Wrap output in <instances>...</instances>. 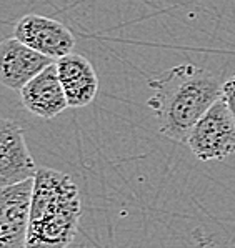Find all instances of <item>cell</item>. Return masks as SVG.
Instances as JSON below:
<instances>
[{
    "label": "cell",
    "instance_id": "obj_4",
    "mask_svg": "<svg viewBox=\"0 0 235 248\" xmlns=\"http://www.w3.org/2000/svg\"><path fill=\"white\" fill-rule=\"evenodd\" d=\"M14 37L52 60L69 55L75 47V37L69 27L39 14H27L18 18Z\"/></svg>",
    "mask_w": 235,
    "mask_h": 248
},
{
    "label": "cell",
    "instance_id": "obj_5",
    "mask_svg": "<svg viewBox=\"0 0 235 248\" xmlns=\"http://www.w3.org/2000/svg\"><path fill=\"white\" fill-rule=\"evenodd\" d=\"M33 178L0 186V248H25Z\"/></svg>",
    "mask_w": 235,
    "mask_h": 248
},
{
    "label": "cell",
    "instance_id": "obj_1",
    "mask_svg": "<svg viewBox=\"0 0 235 248\" xmlns=\"http://www.w3.org/2000/svg\"><path fill=\"white\" fill-rule=\"evenodd\" d=\"M154 90L147 100L167 139L187 143L192 128L204 113L222 98V83L210 70L194 63H179L149 78Z\"/></svg>",
    "mask_w": 235,
    "mask_h": 248
},
{
    "label": "cell",
    "instance_id": "obj_10",
    "mask_svg": "<svg viewBox=\"0 0 235 248\" xmlns=\"http://www.w3.org/2000/svg\"><path fill=\"white\" fill-rule=\"evenodd\" d=\"M222 98L235 118V75L222 85Z\"/></svg>",
    "mask_w": 235,
    "mask_h": 248
},
{
    "label": "cell",
    "instance_id": "obj_3",
    "mask_svg": "<svg viewBox=\"0 0 235 248\" xmlns=\"http://www.w3.org/2000/svg\"><path fill=\"white\" fill-rule=\"evenodd\" d=\"M187 145L202 162L225 160L235 154V118L223 98L215 102L197 122Z\"/></svg>",
    "mask_w": 235,
    "mask_h": 248
},
{
    "label": "cell",
    "instance_id": "obj_8",
    "mask_svg": "<svg viewBox=\"0 0 235 248\" xmlns=\"http://www.w3.org/2000/svg\"><path fill=\"white\" fill-rule=\"evenodd\" d=\"M22 104L33 115L52 120L69 107L55 62L32 78L20 92Z\"/></svg>",
    "mask_w": 235,
    "mask_h": 248
},
{
    "label": "cell",
    "instance_id": "obj_2",
    "mask_svg": "<svg viewBox=\"0 0 235 248\" xmlns=\"http://www.w3.org/2000/svg\"><path fill=\"white\" fill-rule=\"evenodd\" d=\"M82 215L80 193L74 182L45 177L33 185L25 248H67Z\"/></svg>",
    "mask_w": 235,
    "mask_h": 248
},
{
    "label": "cell",
    "instance_id": "obj_9",
    "mask_svg": "<svg viewBox=\"0 0 235 248\" xmlns=\"http://www.w3.org/2000/svg\"><path fill=\"white\" fill-rule=\"evenodd\" d=\"M55 65L69 107L83 108L95 100L98 93V77L95 68L85 57L72 52L55 60Z\"/></svg>",
    "mask_w": 235,
    "mask_h": 248
},
{
    "label": "cell",
    "instance_id": "obj_7",
    "mask_svg": "<svg viewBox=\"0 0 235 248\" xmlns=\"http://www.w3.org/2000/svg\"><path fill=\"white\" fill-rule=\"evenodd\" d=\"M52 63V59L22 44L15 37L0 44V83L14 92H20Z\"/></svg>",
    "mask_w": 235,
    "mask_h": 248
},
{
    "label": "cell",
    "instance_id": "obj_6",
    "mask_svg": "<svg viewBox=\"0 0 235 248\" xmlns=\"http://www.w3.org/2000/svg\"><path fill=\"white\" fill-rule=\"evenodd\" d=\"M37 170L24 128L15 120L0 118V186L32 180Z\"/></svg>",
    "mask_w": 235,
    "mask_h": 248
}]
</instances>
